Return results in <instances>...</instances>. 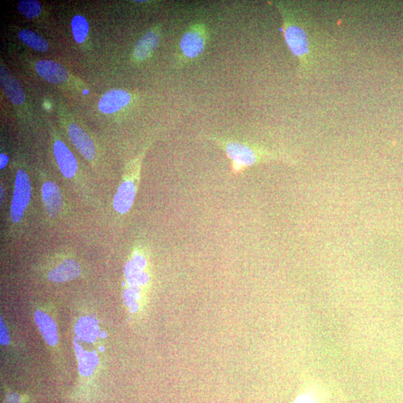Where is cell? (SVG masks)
Listing matches in <instances>:
<instances>
[{
  "label": "cell",
  "instance_id": "1",
  "mask_svg": "<svg viewBox=\"0 0 403 403\" xmlns=\"http://www.w3.org/2000/svg\"><path fill=\"white\" fill-rule=\"evenodd\" d=\"M280 12L282 30L287 48L298 61V72L302 78L310 75L320 54L321 42L316 28L304 12L291 4L272 2Z\"/></svg>",
  "mask_w": 403,
  "mask_h": 403
},
{
  "label": "cell",
  "instance_id": "2",
  "mask_svg": "<svg viewBox=\"0 0 403 403\" xmlns=\"http://www.w3.org/2000/svg\"><path fill=\"white\" fill-rule=\"evenodd\" d=\"M206 139L224 152L234 175L242 174L249 168L269 162H284L289 165L296 163L285 152L269 148L260 143L215 134L206 136Z\"/></svg>",
  "mask_w": 403,
  "mask_h": 403
},
{
  "label": "cell",
  "instance_id": "3",
  "mask_svg": "<svg viewBox=\"0 0 403 403\" xmlns=\"http://www.w3.org/2000/svg\"><path fill=\"white\" fill-rule=\"evenodd\" d=\"M211 38L209 26L203 21L191 23L179 42V59L182 66L195 62L205 53Z\"/></svg>",
  "mask_w": 403,
  "mask_h": 403
},
{
  "label": "cell",
  "instance_id": "4",
  "mask_svg": "<svg viewBox=\"0 0 403 403\" xmlns=\"http://www.w3.org/2000/svg\"><path fill=\"white\" fill-rule=\"evenodd\" d=\"M142 159L143 155L132 163L114 196V208L120 215L129 213L136 198L141 183Z\"/></svg>",
  "mask_w": 403,
  "mask_h": 403
},
{
  "label": "cell",
  "instance_id": "5",
  "mask_svg": "<svg viewBox=\"0 0 403 403\" xmlns=\"http://www.w3.org/2000/svg\"><path fill=\"white\" fill-rule=\"evenodd\" d=\"M32 197V184L27 172L20 169L17 172L10 217L15 224L21 222Z\"/></svg>",
  "mask_w": 403,
  "mask_h": 403
},
{
  "label": "cell",
  "instance_id": "6",
  "mask_svg": "<svg viewBox=\"0 0 403 403\" xmlns=\"http://www.w3.org/2000/svg\"><path fill=\"white\" fill-rule=\"evenodd\" d=\"M43 203L51 218L59 217L63 212L64 199L62 191L53 181H46L42 188Z\"/></svg>",
  "mask_w": 403,
  "mask_h": 403
},
{
  "label": "cell",
  "instance_id": "7",
  "mask_svg": "<svg viewBox=\"0 0 403 403\" xmlns=\"http://www.w3.org/2000/svg\"><path fill=\"white\" fill-rule=\"evenodd\" d=\"M0 83L9 101L15 105L24 103L26 96L21 83L3 63L0 64Z\"/></svg>",
  "mask_w": 403,
  "mask_h": 403
},
{
  "label": "cell",
  "instance_id": "8",
  "mask_svg": "<svg viewBox=\"0 0 403 403\" xmlns=\"http://www.w3.org/2000/svg\"><path fill=\"white\" fill-rule=\"evenodd\" d=\"M160 28L156 27L148 31L136 43L133 50L134 60L145 62L156 51L160 42Z\"/></svg>",
  "mask_w": 403,
  "mask_h": 403
},
{
  "label": "cell",
  "instance_id": "9",
  "mask_svg": "<svg viewBox=\"0 0 403 403\" xmlns=\"http://www.w3.org/2000/svg\"><path fill=\"white\" fill-rule=\"evenodd\" d=\"M53 150L62 174L67 179L74 178L78 170V165L71 151L60 140L55 142Z\"/></svg>",
  "mask_w": 403,
  "mask_h": 403
},
{
  "label": "cell",
  "instance_id": "10",
  "mask_svg": "<svg viewBox=\"0 0 403 403\" xmlns=\"http://www.w3.org/2000/svg\"><path fill=\"white\" fill-rule=\"evenodd\" d=\"M131 99L130 93L126 91L111 90L102 96L99 102L98 108L104 114H113L127 107Z\"/></svg>",
  "mask_w": 403,
  "mask_h": 403
},
{
  "label": "cell",
  "instance_id": "11",
  "mask_svg": "<svg viewBox=\"0 0 403 403\" xmlns=\"http://www.w3.org/2000/svg\"><path fill=\"white\" fill-rule=\"evenodd\" d=\"M69 133L73 145L82 156L90 161H93L96 156V150L89 134L75 123L70 125Z\"/></svg>",
  "mask_w": 403,
  "mask_h": 403
},
{
  "label": "cell",
  "instance_id": "12",
  "mask_svg": "<svg viewBox=\"0 0 403 403\" xmlns=\"http://www.w3.org/2000/svg\"><path fill=\"white\" fill-rule=\"evenodd\" d=\"M35 70L44 80L53 84H62L69 78V72L65 67L52 61L37 62Z\"/></svg>",
  "mask_w": 403,
  "mask_h": 403
},
{
  "label": "cell",
  "instance_id": "13",
  "mask_svg": "<svg viewBox=\"0 0 403 403\" xmlns=\"http://www.w3.org/2000/svg\"><path fill=\"white\" fill-rule=\"evenodd\" d=\"M81 273L80 265L69 259L55 267L49 274V279L53 282H65L75 279Z\"/></svg>",
  "mask_w": 403,
  "mask_h": 403
},
{
  "label": "cell",
  "instance_id": "14",
  "mask_svg": "<svg viewBox=\"0 0 403 403\" xmlns=\"http://www.w3.org/2000/svg\"><path fill=\"white\" fill-rule=\"evenodd\" d=\"M19 38L23 43L35 51L46 52L49 49V44L46 39L35 32L23 30L19 33Z\"/></svg>",
  "mask_w": 403,
  "mask_h": 403
},
{
  "label": "cell",
  "instance_id": "15",
  "mask_svg": "<svg viewBox=\"0 0 403 403\" xmlns=\"http://www.w3.org/2000/svg\"><path fill=\"white\" fill-rule=\"evenodd\" d=\"M71 28L75 42L82 43L87 37L89 31L87 20L82 15H76L71 21Z\"/></svg>",
  "mask_w": 403,
  "mask_h": 403
},
{
  "label": "cell",
  "instance_id": "16",
  "mask_svg": "<svg viewBox=\"0 0 403 403\" xmlns=\"http://www.w3.org/2000/svg\"><path fill=\"white\" fill-rule=\"evenodd\" d=\"M17 9L28 19H34L42 12V4L36 0H21L18 3Z\"/></svg>",
  "mask_w": 403,
  "mask_h": 403
},
{
  "label": "cell",
  "instance_id": "17",
  "mask_svg": "<svg viewBox=\"0 0 403 403\" xmlns=\"http://www.w3.org/2000/svg\"><path fill=\"white\" fill-rule=\"evenodd\" d=\"M295 403H319L318 398L313 397L310 393H305L297 398Z\"/></svg>",
  "mask_w": 403,
  "mask_h": 403
},
{
  "label": "cell",
  "instance_id": "18",
  "mask_svg": "<svg viewBox=\"0 0 403 403\" xmlns=\"http://www.w3.org/2000/svg\"><path fill=\"white\" fill-rule=\"evenodd\" d=\"M8 162V157L2 153V154L0 155V169H3L7 165Z\"/></svg>",
  "mask_w": 403,
  "mask_h": 403
},
{
  "label": "cell",
  "instance_id": "19",
  "mask_svg": "<svg viewBox=\"0 0 403 403\" xmlns=\"http://www.w3.org/2000/svg\"><path fill=\"white\" fill-rule=\"evenodd\" d=\"M83 93H84V94H88V93H89V91H88V90H84V91H83Z\"/></svg>",
  "mask_w": 403,
  "mask_h": 403
}]
</instances>
